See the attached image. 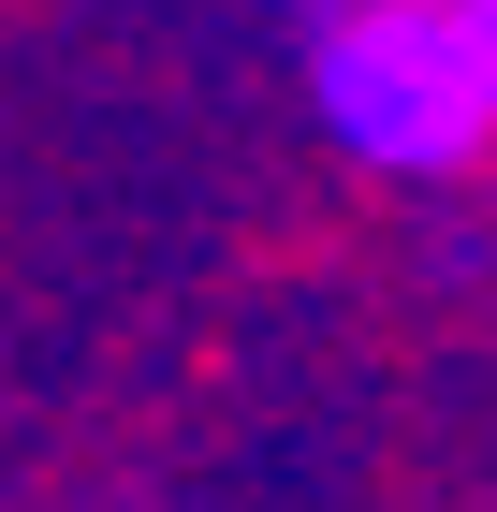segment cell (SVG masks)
Instances as JSON below:
<instances>
[{
    "instance_id": "obj_1",
    "label": "cell",
    "mask_w": 497,
    "mask_h": 512,
    "mask_svg": "<svg viewBox=\"0 0 497 512\" xmlns=\"http://www.w3.org/2000/svg\"><path fill=\"white\" fill-rule=\"evenodd\" d=\"M322 132L381 176H454L497 147V0H322Z\"/></svg>"
}]
</instances>
